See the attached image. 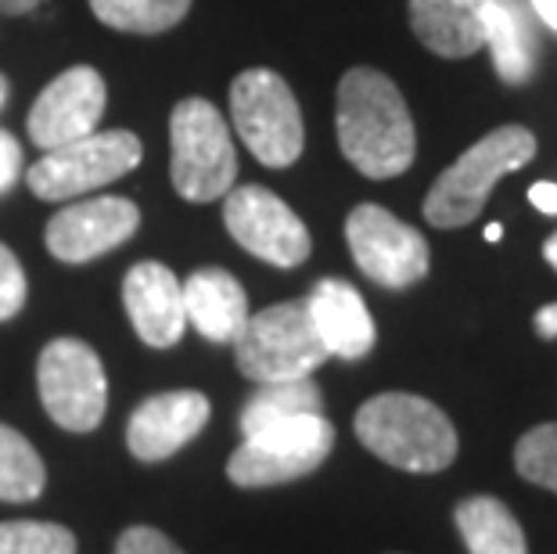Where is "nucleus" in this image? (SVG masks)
Returning <instances> with one entry per match:
<instances>
[{
	"mask_svg": "<svg viewBox=\"0 0 557 554\" xmlns=\"http://www.w3.org/2000/svg\"><path fill=\"white\" fill-rule=\"evenodd\" d=\"M335 130L342 156L371 181L407 173L418 156V134H413L407 98L377 69L357 65L338 79Z\"/></svg>",
	"mask_w": 557,
	"mask_h": 554,
	"instance_id": "f257e3e1",
	"label": "nucleus"
},
{
	"mask_svg": "<svg viewBox=\"0 0 557 554\" xmlns=\"http://www.w3.org/2000/svg\"><path fill=\"white\" fill-rule=\"evenodd\" d=\"M357 440L385 465L435 476L457 461V429L443 407L413 393L371 396L357 410Z\"/></svg>",
	"mask_w": 557,
	"mask_h": 554,
	"instance_id": "f03ea898",
	"label": "nucleus"
},
{
	"mask_svg": "<svg viewBox=\"0 0 557 554\" xmlns=\"http://www.w3.org/2000/svg\"><path fill=\"white\" fill-rule=\"evenodd\" d=\"M536 134L525 126H496L493 134L475 140L454 167L438 173L429 198H424V220L438 231L468 227L485 209V198L507 173L529 167L536 159Z\"/></svg>",
	"mask_w": 557,
	"mask_h": 554,
	"instance_id": "7ed1b4c3",
	"label": "nucleus"
},
{
	"mask_svg": "<svg viewBox=\"0 0 557 554\" xmlns=\"http://www.w3.org/2000/svg\"><path fill=\"white\" fill-rule=\"evenodd\" d=\"M173 162L170 176L184 202L206 206L220 202L238 176V151L234 137L216 104L206 98H184L170 115Z\"/></svg>",
	"mask_w": 557,
	"mask_h": 554,
	"instance_id": "20e7f679",
	"label": "nucleus"
},
{
	"mask_svg": "<svg viewBox=\"0 0 557 554\" xmlns=\"http://www.w3.org/2000/svg\"><path fill=\"white\" fill-rule=\"evenodd\" d=\"M234 360L245 379L267 385L310 379L327 360V349L317 335L306 299H288L267 306L256 317L248 313L245 328L234 338Z\"/></svg>",
	"mask_w": 557,
	"mask_h": 554,
	"instance_id": "39448f33",
	"label": "nucleus"
},
{
	"mask_svg": "<svg viewBox=\"0 0 557 554\" xmlns=\"http://www.w3.org/2000/svg\"><path fill=\"white\" fill-rule=\"evenodd\" d=\"M231 123L242 145L270 170L299 162L306 148L302 109L274 69H245L231 84Z\"/></svg>",
	"mask_w": 557,
	"mask_h": 554,
	"instance_id": "423d86ee",
	"label": "nucleus"
},
{
	"mask_svg": "<svg viewBox=\"0 0 557 554\" xmlns=\"http://www.w3.org/2000/svg\"><path fill=\"white\" fill-rule=\"evenodd\" d=\"M331 451H335V426L324 415L288 418L245 435L227 461V479L242 490L281 487L313 476Z\"/></svg>",
	"mask_w": 557,
	"mask_h": 554,
	"instance_id": "0eeeda50",
	"label": "nucleus"
},
{
	"mask_svg": "<svg viewBox=\"0 0 557 554\" xmlns=\"http://www.w3.org/2000/svg\"><path fill=\"white\" fill-rule=\"evenodd\" d=\"M140 159H145V145L137 134H129V130L98 134L94 130L73 145L44 151L37 167H29L26 184L44 202H69V198H83L104 184L123 181L126 173L140 167Z\"/></svg>",
	"mask_w": 557,
	"mask_h": 554,
	"instance_id": "6e6552de",
	"label": "nucleus"
},
{
	"mask_svg": "<svg viewBox=\"0 0 557 554\" xmlns=\"http://www.w3.org/2000/svg\"><path fill=\"white\" fill-rule=\"evenodd\" d=\"M37 389L47 418L65 432H94L109 410L104 364L79 338L47 342L37 360Z\"/></svg>",
	"mask_w": 557,
	"mask_h": 554,
	"instance_id": "1a4fd4ad",
	"label": "nucleus"
},
{
	"mask_svg": "<svg viewBox=\"0 0 557 554\" xmlns=\"http://www.w3.org/2000/svg\"><path fill=\"white\" fill-rule=\"evenodd\" d=\"M223 227L245 253L270 267H299L310 259V231L299 213L263 184H242L223 195Z\"/></svg>",
	"mask_w": 557,
	"mask_h": 554,
	"instance_id": "9d476101",
	"label": "nucleus"
},
{
	"mask_svg": "<svg viewBox=\"0 0 557 554\" xmlns=\"http://www.w3.org/2000/svg\"><path fill=\"white\" fill-rule=\"evenodd\" d=\"M346 242L363 274L374 285L393 292L418 285L432 267V253L424 234L374 202H363L349 213Z\"/></svg>",
	"mask_w": 557,
	"mask_h": 554,
	"instance_id": "9b49d317",
	"label": "nucleus"
},
{
	"mask_svg": "<svg viewBox=\"0 0 557 554\" xmlns=\"http://www.w3.org/2000/svg\"><path fill=\"white\" fill-rule=\"evenodd\" d=\"M140 227V209L120 195L83 198V202L62 206L47 220L44 245L62 263H94L98 256L120 249Z\"/></svg>",
	"mask_w": 557,
	"mask_h": 554,
	"instance_id": "f8f14e48",
	"label": "nucleus"
},
{
	"mask_svg": "<svg viewBox=\"0 0 557 554\" xmlns=\"http://www.w3.org/2000/svg\"><path fill=\"white\" fill-rule=\"evenodd\" d=\"M104 101H109V87H104L101 73L94 65H73L62 76L40 90V98L29 109V140L44 151H54L62 145L87 137L98 130L104 115Z\"/></svg>",
	"mask_w": 557,
	"mask_h": 554,
	"instance_id": "ddd939ff",
	"label": "nucleus"
},
{
	"mask_svg": "<svg viewBox=\"0 0 557 554\" xmlns=\"http://www.w3.org/2000/svg\"><path fill=\"white\" fill-rule=\"evenodd\" d=\"M209 396L195 389H173V393L148 396L126 426V446L137 461L159 465L176 451H184L195 435L209 426Z\"/></svg>",
	"mask_w": 557,
	"mask_h": 554,
	"instance_id": "4468645a",
	"label": "nucleus"
},
{
	"mask_svg": "<svg viewBox=\"0 0 557 554\" xmlns=\"http://www.w3.org/2000/svg\"><path fill=\"white\" fill-rule=\"evenodd\" d=\"M123 306L134 324L137 338L151 349H170L181 342L187 317H184V285L165 263L145 259L129 267L123 278Z\"/></svg>",
	"mask_w": 557,
	"mask_h": 554,
	"instance_id": "2eb2a0df",
	"label": "nucleus"
},
{
	"mask_svg": "<svg viewBox=\"0 0 557 554\" xmlns=\"http://www.w3.org/2000/svg\"><path fill=\"white\" fill-rule=\"evenodd\" d=\"M310 317L320 342H324L327 357H342V360H363L367 353L374 349V321L367 303L360 299V292L349 285V281L338 278H324L320 285L310 292Z\"/></svg>",
	"mask_w": 557,
	"mask_h": 554,
	"instance_id": "dca6fc26",
	"label": "nucleus"
},
{
	"mask_svg": "<svg viewBox=\"0 0 557 554\" xmlns=\"http://www.w3.org/2000/svg\"><path fill=\"white\" fill-rule=\"evenodd\" d=\"M184 317L209 342H234L248 321L242 281L223 267H201L184 281Z\"/></svg>",
	"mask_w": 557,
	"mask_h": 554,
	"instance_id": "f3484780",
	"label": "nucleus"
},
{
	"mask_svg": "<svg viewBox=\"0 0 557 554\" xmlns=\"http://www.w3.org/2000/svg\"><path fill=\"white\" fill-rule=\"evenodd\" d=\"M490 0H410V26L432 54L468 58L485 47Z\"/></svg>",
	"mask_w": 557,
	"mask_h": 554,
	"instance_id": "a211bd4d",
	"label": "nucleus"
},
{
	"mask_svg": "<svg viewBox=\"0 0 557 554\" xmlns=\"http://www.w3.org/2000/svg\"><path fill=\"white\" fill-rule=\"evenodd\" d=\"M468 554H529L525 529L500 497H468L454 512Z\"/></svg>",
	"mask_w": 557,
	"mask_h": 554,
	"instance_id": "6ab92c4d",
	"label": "nucleus"
},
{
	"mask_svg": "<svg viewBox=\"0 0 557 554\" xmlns=\"http://www.w3.org/2000/svg\"><path fill=\"white\" fill-rule=\"evenodd\" d=\"M485 47L504 84H525L532 76V33L515 0H490L485 11Z\"/></svg>",
	"mask_w": 557,
	"mask_h": 554,
	"instance_id": "aec40b11",
	"label": "nucleus"
},
{
	"mask_svg": "<svg viewBox=\"0 0 557 554\" xmlns=\"http://www.w3.org/2000/svg\"><path fill=\"white\" fill-rule=\"evenodd\" d=\"M306 415H324V393L310 379H292V382H267L259 385L242 407V435H252L267 426L288 418H306Z\"/></svg>",
	"mask_w": 557,
	"mask_h": 554,
	"instance_id": "412c9836",
	"label": "nucleus"
},
{
	"mask_svg": "<svg viewBox=\"0 0 557 554\" xmlns=\"http://www.w3.org/2000/svg\"><path fill=\"white\" fill-rule=\"evenodd\" d=\"M90 11L115 33L159 37L181 26L191 11V0H90Z\"/></svg>",
	"mask_w": 557,
	"mask_h": 554,
	"instance_id": "4be33fe9",
	"label": "nucleus"
},
{
	"mask_svg": "<svg viewBox=\"0 0 557 554\" xmlns=\"http://www.w3.org/2000/svg\"><path fill=\"white\" fill-rule=\"evenodd\" d=\"M47 468L40 461L37 446L11 426H0V501L26 504L44 493Z\"/></svg>",
	"mask_w": 557,
	"mask_h": 554,
	"instance_id": "5701e85b",
	"label": "nucleus"
},
{
	"mask_svg": "<svg viewBox=\"0 0 557 554\" xmlns=\"http://www.w3.org/2000/svg\"><path fill=\"white\" fill-rule=\"evenodd\" d=\"M0 554H76V537L73 529L44 518L0 522Z\"/></svg>",
	"mask_w": 557,
	"mask_h": 554,
	"instance_id": "b1692460",
	"label": "nucleus"
},
{
	"mask_svg": "<svg viewBox=\"0 0 557 554\" xmlns=\"http://www.w3.org/2000/svg\"><path fill=\"white\" fill-rule=\"evenodd\" d=\"M515 468L521 479L557 493V421L529 429L515 446Z\"/></svg>",
	"mask_w": 557,
	"mask_h": 554,
	"instance_id": "393cba45",
	"label": "nucleus"
},
{
	"mask_svg": "<svg viewBox=\"0 0 557 554\" xmlns=\"http://www.w3.org/2000/svg\"><path fill=\"white\" fill-rule=\"evenodd\" d=\"M29 296V281H26V270L15 259V253L0 242V321H11V317L22 313Z\"/></svg>",
	"mask_w": 557,
	"mask_h": 554,
	"instance_id": "a878e982",
	"label": "nucleus"
},
{
	"mask_svg": "<svg viewBox=\"0 0 557 554\" xmlns=\"http://www.w3.org/2000/svg\"><path fill=\"white\" fill-rule=\"evenodd\" d=\"M115 554H184V551L176 547L165 533H159V529L129 526V529H123L120 544H115Z\"/></svg>",
	"mask_w": 557,
	"mask_h": 554,
	"instance_id": "bb28decb",
	"label": "nucleus"
},
{
	"mask_svg": "<svg viewBox=\"0 0 557 554\" xmlns=\"http://www.w3.org/2000/svg\"><path fill=\"white\" fill-rule=\"evenodd\" d=\"M22 176V145L15 134L0 130V195H8Z\"/></svg>",
	"mask_w": 557,
	"mask_h": 554,
	"instance_id": "cd10ccee",
	"label": "nucleus"
},
{
	"mask_svg": "<svg viewBox=\"0 0 557 554\" xmlns=\"http://www.w3.org/2000/svg\"><path fill=\"white\" fill-rule=\"evenodd\" d=\"M532 206L540 209V213H557V187L554 184H532Z\"/></svg>",
	"mask_w": 557,
	"mask_h": 554,
	"instance_id": "c85d7f7f",
	"label": "nucleus"
},
{
	"mask_svg": "<svg viewBox=\"0 0 557 554\" xmlns=\"http://www.w3.org/2000/svg\"><path fill=\"white\" fill-rule=\"evenodd\" d=\"M536 335L540 338H554L557 335V303L543 306V310L536 313Z\"/></svg>",
	"mask_w": 557,
	"mask_h": 554,
	"instance_id": "c756f323",
	"label": "nucleus"
},
{
	"mask_svg": "<svg viewBox=\"0 0 557 554\" xmlns=\"http://www.w3.org/2000/svg\"><path fill=\"white\" fill-rule=\"evenodd\" d=\"M44 0H0V15L4 19H18V15H29V11H37Z\"/></svg>",
	"mask_w": 557,
	"mask_h": 554,
	"instance_id": "7c9ffc66",
	"label": "nucleus"
},
{
	"mask_svg": "<svg viewBox=\"0 0 557 554\" xmlns=\"http://www.w3.org/2000/svg\"><path fill=\"white\" fill-rule=\"evenodd\" d=\"M532 8L540 11V19L547 22L550 29H557V0H532Z\"/></svg>",
	"mask_w": 557,
	"mask_h": 554,
	"instance_id": "2f4dec72",
	"label": "nucleus"
},
{
	"mask_svg": "<svg viewBox=\"0 0 557 554\" xmlns=\"http://www.w3.org/2000/svg\"><path fill=\"white\" fill-rule=\"evenodd\" d=\"M543 256H547V263L557 270V234H554V238H547V245H543Z\"/></svg>",
	"mask_w": 557,
	"mask_h": 554,
	"instance_id": "473e14b6",
	"label": "nucleus"
},
{
	"mask_svg": "<svg viewBox=\"0 0 557 554\" xmlns=\"http://www.w3.org/2000/svg\"><path fill=\"white\" fill-rule=\"evenodd\" d=\"M500 234H504L500 223H490V227H485V238H490V242H500Z\"/></svg>",
	"mask_w": 557,
	"mask_h": 554,
	"instance_id": "72a5a7b5",
	"label": "nucleus"
},
{
	"mask_svg": "<svg viewBox=\"0 0 557 554\" xmlns=\"http://www.w3.org/2000/svg\"><path fill=\"white\" fill-rule=\"evenodd\" d=\"M4 101H8V76L0 73V109H4Z\"/></svg>",
	"mask_w": 557,
	"mask_h": 554,
	"instance_id": "f704fd0d",
	"label": "nucleus"
}]
</instances>
